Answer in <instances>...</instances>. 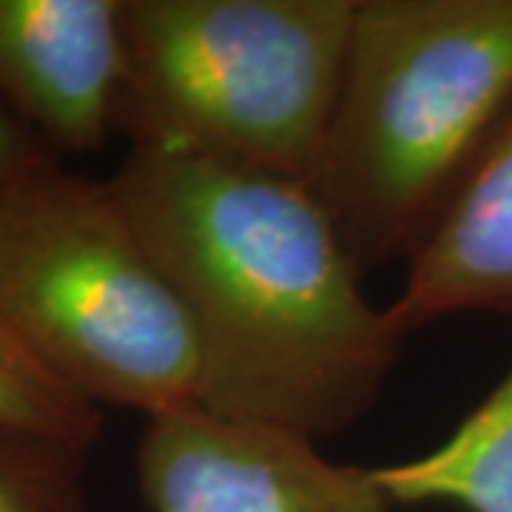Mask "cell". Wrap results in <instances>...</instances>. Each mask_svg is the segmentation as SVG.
Segmentation results:
<instances>
[{
	"instance_id": "obj_1",
	"label": "cell",
	"mask_w": 512,
	"mask_h": 512,
	"mask_svg": "<svg viewBox=\"0 0 512 512\" xmlns=\"http://www.w3.org/2000/svg\"><path fill=\"white\" fill-rule=\"evenodd\" d=\"M109 183L191 316L200 407L316 441L379 402L404 336L311 185L171 148Z\"/></svg>"
},
{
	"instance_id": "obj_2",
	"label": "cell",
	"mask_w": 512,
	"mask_h": 512,
	"mask_svg": "<svg viewBox=\"0 0 512 512\" xmlns=\"http://www.w3.org/2000/svg\"><path fill=\"white\" fill-rule=\"evenodd\" d=\"M512 103V0H356L308 185L362 271L410 262Z\"/></svg>"
},
{
	"instance_id": "obj_3",
	"label": "cell",
	"mask_w": 512,
	"mask_h": 512,
	"mask_svg": "<svg viewBox=\"0 0 512 512\" xmlns=\"http://www.w3.org/2000/svg\"><path fill=\"white\" fill-rule=\"evenodd\" d=\"M0 313L86 402L146 419L200 404L180 293L109 180L60 157L0 185Z\"/></svg>"
},
{
	"instance_id": "obj_4",
	"label": "cell",
	"mask_w": 512,
	"mask_h": 512,
	"mask_svg": "<svg viewBox=\"0 0 512 512\" xmlns=\"http://www.w3.org/2000/svg\"><path fill=\"white\" fill-rule=\"evenodd\" d=\"M356 0H123L114 134L308 183Z\"/></svg>"
},
{
	"instance_id": "obj_5",
	"label": "cell",
	"mask_w": 512,
	"mask_h": 512,
	"mask_svg": "<svg viewBox=\"0 0 512 512\" xmlns=\"http://www.w3.org/2000/svg\"><path fill=\"white\" fill-rule=\"evenodd\" d=\"M146 421L137 484L151 512H396L370 467L336 464L302 433L200 404Z\"/></svg>"
},
{
	"instance_id": "obj_6",
	"label": "cell",
	"mask_w": 512,
	"mask_h": 512,
	"mask_svg": "<svg viewBox=\"0 0 512 512\" xmlns=\"http://www.w3.org/2000/svg\"><path fill=\"white\" fill-rule=\"evenodd\" d=\"M123 0H0V106L52 154H94L114 134Z\"/></svg>"
},
{
	"instance_id": "obj_7",
	"label": "cell",
	"mask_w": 512,
	"mask_h": 512,
	"mask_svg": "<svg viewBox=\"0 0 512 512\" xmlns=\"http://www.w3.org/2000/svg\"><path fill=\"white\" fill-rule=\"evenodd\" d=\"M473 311H512V103L387 305L402 336Z\"/></svg>"
},
{
	"instance_id": "obj_8",
	"label": "cell",
	"mask_w": 512,
	"mask_h": 512,
	"mask_svg": "<svg viewBox=\"0 0 512 512\" xmlns=\"http://www.w3.org/2000/svg\"><path fill=\"white\" fill-rule=\"evenodd\" d=\"M399 504H456L467 512H512V367L493 393L430 453L370 467Z\"/></svg>"
},
{
	"instance_id": "obj_9",
	"label": "cell",
	"mask_w": 512,
	"mask_h": 512,
	"mask_svg": "<svg viewBox=\"0 0 512 512\" xmlns=\"http://www.w3.org/2000/svg\"><path fill=\"white\" fill-rule=\"evenodd\" d=\"M0 427L69 441L92 453L103 410L37 359L0 313Z\"/></svg>"
},
{
	"instance_id": "obj_10",
	"label": "cell",
	"mask_w": 512,
	"mask_h": 512,
	"mask_svg": "<svg viewBox=\"0 0 512 512\" xmlns=\"http://www.w3.org/2000/svg\"><path fill=\"white\" fill-rule=\"evenodd\" d=\"M89 450L0 427V512H86Z\"/></svg>"
},
{
	"instance_id": "obj_11",
	"label": "cell",
	"mask_w": 512,
	"mask_h": 512,
	"mask_svg": "<svg viewBox=\"0 0 512 512\" xmlns=\"http://www.w3.org/2000/svg\"><path fill=\"white\" fill-rule=\"evenodd\" d=\"M55 157L52 148L37 137L32 128L18 120L12 111L0 106V185L15 180L32 165Z\"/></svg>"
}]
</instances>
